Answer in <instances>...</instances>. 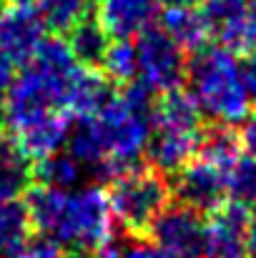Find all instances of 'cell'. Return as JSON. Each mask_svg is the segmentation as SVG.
I'll return each mask as SVG.
<instances>
[{"mask_svg":"<svg viewBox=\"0 0 256 258\" xmlns=\"http://www.w3.org/2000/svg\"><path fill=\"white\" fill-rule=\"evenodd\" d=\"M159 0H98V23L113 40L138 38L159 18Z\"/></svg>","mask_w":256,"mask_h":258,"instance_id":"8fae6325","label":"cell"},{"mask_svg":"<svg viewBox=\"0 0 256 258\" xmlns=\"http://www.w3.org/2000/svg\"><path fill=\"white\" fill-rule=\"evenodd\" d=\"M169 185L173 201L186 203L201 213H211L229 196L226 171L203 158H191L186 166H181L169 178Z\"/></svg>","mask_w":256,"mask_h":258,"instance_id":"52a82bcc","label":"cell"},{"mask_svg":"<svg viewBox=\"0 0 256 258\" xmlns=\"http://www.w3.org/2000/svg\"><path fill=\"white\" fill-rule=\"evenodd\" d=\"M229 180V196L234 201H241L244 206L256 208V158L254 156H239L236 163L226 171Z\"/></svg>","mask_w":256,"mask_h":258,"instance_id":"cb8c5ba5","label":"cell"},{"mask_svg":"<svg viewBox=\"0 0 256 258\" xmlns=\"http://www.w3.org/2000/svg\"><path fill=\"white\" fill-rule=\"evenodd\" d=\"M206 213L186 203L169 201L164 211L153 218L146 238L183 258H201L206 246Z\"/></svg>","mask_w":256,"mask_h":258,"instance_id":"8992f818","label":"cell"},{"mask_svg":"<svg viewBox=\"0 0 256 258\" xmlns=\"http://www.w3.org/2000/svg\"><path fill=\"white\" fill-rule=\"evenodd\" d=\"M246 10H249L246 0H203L201 3V15H203L211 35L216 30H221L224 25H229L231 20H236Z\"/></svg>","mask_w":256,"mask_h":258,"instance_id":"d4e9b609","label":"cell"},{"mask_svg":"<svg viewBox=\"0 0 256 258\" xmlns=\"http://www.w3.org/2000/svg\"><path fill=\"white\" fill-rule=\"evenodd\" d=\"M171 3H181V5H196V3H203V0H171Z\"/></svg>","mask_w":256,"mask_h":258,"instance_id":"d6a6232c","label":"cell"},{"mask_svg":"<svg viewBox=\"0 0 256 258\" xmlns=\"http://www.w3.org/2000/svg\"><path fill=\"white\" fill-rule=\"evenodd\" d=\"M45 38V23L33 5L0 10V53L13 66H28Z\"/></svg>","mask_w":256,"mask_h":258,"instance_id":"9c48e42d","label":"cell"},{"mask_svg":"<svg viewBox=\"0 0 256 258\" xmlns=\"http://www.w3.org/2000/svg\"><path fill=\"white\" fill-rule=\"evenodd\" d=\"M113 223L106 190L100 185H88L68 193L48 238L71 253H95L111 243Z\"/></svg>","mask_w":256,"mask_h":258,"instance_id":"3957f363","label":"cell"},{"mask_svg":"<svg viewBox=\"0 0 256 258\" xmlns=\"http://www.w3.org/2000/svg\"><path fill=\"white\" fill-rule=\"evenodd\" d=\"M246 3H249V8H251V10H256V0H246Z\"/></svg>","mask_w":256,"mask_h":258,"instance_id":"836d02e7","label":"cell"},{"mask_svg":"<svg viewBox=\"0 0 256 258\" xmlns=\"http://www.w3.org/2000/svg\"><path fill=\"white\" fill-rule=\"evenodd\" d=\"M0 258H3V256H0Z\"/></svg>","mask_w":256,"mask_h":258,"instance_id":"d590c367","label":"cell"},{"mask_svg":"<svg viewBox=\"0 0 256 258\" xmlns=\"http://www.w3.org/2000/svg\"><path fill=\"white\" fill-rule=\"evenodd\" d=\"M98 71H103V76L111 83H116V86H123V83L138 78L136 43H131V40H113Z\"/></svg>","mask_w":256,"mask_h":258,"instance_id":"603a6c76","label":"cell"},{"mask_svg":"<svg viewBox=\"0 0 256 258\" xmlns=\"http://www.w3.org/2000/svg\"><path fill=\"white\" fill-rule=\"evenodd\" d=\"M68 78L71 76H58L38 63L23 66V73L13 78L3 100L8 131L18 133L20 128L56 110H63V95H66Z\"/></svg>","mask_w":256,"mask_h":258,"instance_id":"277c9868","label":"cell"},{"mask_svg":"<svg viewBox=\"0 0 256 258\" xmlns=\"http://www.w3.org/2000/svg\"><path fill=\"white\" fill-rule=\"evenodd\" d=\"M83 178V166L71 153H50L33 161V180L50 188H76Z\"/></svg>","mask_w":256,"mask_h":258,"instance_id":"ffe728a7","label":"cell"},{"mask_svg":"<svg viewBox=\"0 0 256 258\" xmlns=\"http://www.w3.org/2000/svg\"><path fill=\"white\" fill-rule=\"evenodd\" d=\"M239 138H241V148L256 158V110L249 113L244 120H241V131H239Z\"/></svg>","mask_w":256,"mask_h":258,"instance_id":"83f0119b","label":"cell"},{"mask_svg":"<svg viewBox=\"0 0 256 258\" xmlns=\"http://www.w3.org/2000/svg\"><path fill=\"white\" fill-rule=\"evenodd\" d=\"M0 10H3V0H0Z\"/></svg>","mask_w":256,"mask_h":258,"instance_id":"e575fe53","label":"cell"},{"mask_svg":"<svg viewBox=\"0 0 256 258\" xmlns=\"http://www.w3.org/2000/svg\"><path fill=\"white\" fill-rule=\"evenodd\" d=\"M183 86L211 123L236 125L249 115V100L239 78V58L221 45H203L186 60Z\"/></svg>","mask_w":256,"mask_h":258,"instance_id":"6da1fadb","label":"cell"},{"mask_svg":"<svg viewBox=\"0 0 256 258\" xmlns=\"http://www.w3.org/2000/svg\"><path fill=\"white\" fill-rule=\"evenodd\" d=\"M203 125V113L193 95L183 86L171 88L156 95L151 110V128H173V131H198Z\"/></svg>","mask_w":256,"mask_h":258,"instance_id":"9a60e30c","label":"cell"},{"mask_svg":"<svg viewBox=\"0 0 256 258\" xmlns=\"http://www.w3.org/2000/svg\"><path fill=\"white\" fill-rule=\"evenodd\" d=\"M156 25L186 55H193L196 50L209 45V38H211V30H209L201 10H196L193 5H181V3L161 5Z\"/></svg>","mask_w":256,"mask_h":258,"instance_id":"4fadbf2b","label":"cell"},{"mask_svg":"<svg viewBox=\"0 0 256 258\" xmlns=\"http://www.w3.org/2000/svg\"><path fill=\"white\" fill-rule=\"evenodd\" d=\"M214 38L219 40L221 48H226L236 58H244L249 53H256V10L249 8L236 20H231L229 25H224L221 30H216Z\"/></svg>","mask_w":256,"mask_h":258,"instance_id":"7402d4cb","label":"cell"},{"mask_svg":"<svg viewBox=\"0 0 256 258\" xmlns=\"http://www.w3.org/2000/svg\"><path fill=\"white\" fill-rule=\"evenodd\" d=\"M136 60H138V78L146 81L156 93L183 86L188 55L159 25L146 28L136 38Z\"/></svg>","mask_w":256,"mask_h":258,"instance_id":"5b68a950","label":"cell"},{"mask_svg":"<svg viewBox=\"0 0 256 258\" xmlns=\"http://www.w3.org/2000/svg\"><path fill=\"white\" fill-rule=\"evenodd\" d=\"M35 3L45 28H50L56 35H66L71 28L90 18L95 8V0H35Z\"/></svg>","mask_w":256,"mask_h":258,"instance_id":"44dd1931","label":"cell"},{"mask_svg":"<svg viewBox=\"0 0 256 258\" xmlns=\"http://www.w3.org/2000/svg\"><path fill=\"white\" fill-rule=\"evenodd\" d=\"M254 213L241 201H224L211 213H206V246L201 258H249L246 233L251 228Z\"/></svg>","mask_w":256,"mask_h":258,"instance_id":"ba28073f","label":"cell"},{"mask_svg":"<svg viewBox=\"0 0 256 258\" xmlns=\"http://www.w3.org/2000/svg\"><path fill=\"white\" fill-rule=\"evenodd\" d=\"M239 78H241V88L246 93L249 105L256 108V53H249L239 60Z\"/></svg>","mask_w":256,"mask_h":258,"instance_id":"4316f807","label":"cell"},{"mask_svg":"<svg viewBox=\"0 0 256 258\" xmlns=\"http://www.w3.org/2000/svg\"><path fill=\"white\" fill-rule=\"evenodd\" d=\"M33 238V223L28 216L25 203L8 201L0 203V256L15 258Z\"/></svg>","mask_w":256,"mask_h":258,"instance_id":"d6986e66","label":"cell"},{"mask_svg":"<svg viewBox=\"0 0 256 258\" xmlns=\"http://www.w3.org/2000/svg\"><path fill=\"white\" fill-rule=\"evenodd\" d=\"M13 63L0 53V98L8 93V88H10V83H13V78H15V73H13Z\"/></svg>","mask_w":256,"mask_h":258,"instance_id":"f1b7e54d","label":"cell"},{"mask_svg":"<svg viewBox=\"0 0 256 258\" xmlns=\"http://www.w3.org/2000/svg\"><path fill=\"white\" fill-rule=\"evenodd\" d=\"M121 258H183V256H178V253H173L169 248L153 243L151 238H148V241L133 238V241L121 251Z\"/></svg>","mask_w":256,"mask_h":258,"instance_id":"484cf974","label":"cell"},{"mask_svg":"<svg viewBox=\"0 0 256 258\" xmlns=\"http://www.w3.org/2000/svg\"><path fill=\"white\" fill-rule=\"evenodd\" d=\"M113 98H116V83H111L103 76V71L78 66L66 83L63 110L73 120L95 118L113 103Z\"/></svg>","mask_w":256,"mask_h":258,"instance_id":"30bf717a","label":"cell"},{"mask_svg":"<svg viewBox=\"0 0 256 258\" xmlns=\"http://www.w3.org/2000/svg\"><path fill=\"white\" fill-rule=\"evenodd\" d=\"M106 198L113 221L131 238H146L153 218L171 201V185L166 175L141 163L111 178L106 183Z\"/></svg>","mask_w":256,"mask_h":258,"instance_id":"7a4b0ae2","label":"cell"},{"mask_svg":"<svg viewBox=\"0 0 256 258\" xmlns=\"http://www.w3.org/2000/svg\"><path fill=\"white\" fill-rule=\"evenodd\" d=\"M66 258H121V251L108 243L106 248H100V251H95V253H68Z\"/></svg>","mask_w":256,"mask_h":258,"instance_id":"f546056e","label":"cell"},{"mask_svg":"<svg viewBox=\"0 0 256 258\" xmlns=\"http://www.w3.org/2000/svg\"><path fill=\"white\" fill-rule=\"evenodd\" d=\"M33 183V161L10 131H0V203L18 201Z\"/></svg>","mask_w":256,"mask_h":258,"instance_id":"2e32d148","label":"cell"},{"mask_svg":"<svg viewBox=\"0 0 256 258\" xmlns=\"http://www.w3.org/2000/svg\"><path fill=\"white\" fill-rule=\"evenodd\" d=\"M201 131V128H198ZM198 131H173V128H151L143 156L146 166L171 178L181 166L196 156Z\"/></svg>","mask_w":256,"mask_h":258,"instance_id":"7c38bea8","label":"cell"},{"mask_svg":"<svg viewBox=\"0 0 256 258\" xmlns=\"http://www.w3.org/2000/svg\"><path fill=\"white\" fill-rule=\"evenodd\" d=\"M5 3H10V5H33L35 0H5Z\"/></svg>","mask_w":256,"mask_h":258,"instance_id":"1f68e13d","label":"cell"},{"mask_svg":"<svg viewBox=\"0 0 256 258\" xmlns=\"http://www.w3.org/2000/svg\"><path fill=\"white\" fill-rule=\"evenodd\" d=\"M241 138L239 131H234V125L226 123H203L198 131V143H196V156L193 158H203L224 171H229L236 158L241 156Z\"/></svg>","mask_w":256,"mask_h":258,"instance_id":"e0dca14e","label":"cell"},{"mask_svg":"<svg viewBox=\"0 0 256 258\" xmlns=\"http://www.w3.org/2000/svg\"><path fill=\"white\" fill-rule=\"evenodd\" d=\"M246 253L249 258H256V218L251 221V228L246 233Z\"/></svg>","mask_w":256,"mask_h":258,"instance_id":"4dcf8cb0","label":"cell"},{"mask_svg":"<svg viewBox=\"0 0 256 258\" xmlns=\"http://www.w3.org/2000/svg\"><path fill=\"white\" fill-rule=\"evenodd\" d=\"M68 48L73 53V60L83 68H100L113 38L103 30V25L98 23V18H85L83 23H78L76 28H71L66 33Z\"/></svg>","mask_w":256,"mask_h":258,"instance_id":"ac0fdd59","label":"cell"},{"mask_svg":"<svg viewBox=\"0 0 256 258\" xmlns=\"http://www.w3.org/2000/svg\"><path fill=\"white\" fill-rule=\"evenodd\" d=\"M71 125H73V118L66 110H56V113H50V115H45V118L20 128L13 136H15L18 146L23 148V153L30 161H38L43 156L58 153L66 146Z\"/></svg>","mask_w":256,"mask_h":258,"instance_id":"5bb4252c","label":"cell"}]
</instances>
